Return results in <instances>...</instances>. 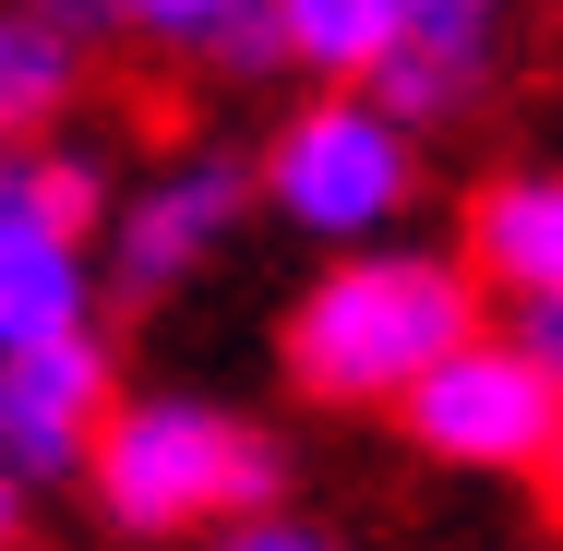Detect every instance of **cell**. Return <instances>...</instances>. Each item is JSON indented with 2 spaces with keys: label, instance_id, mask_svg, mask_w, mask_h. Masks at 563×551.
I'll list each match as a JSON object with an SVG mask.
<instances>
[{
  "label": "cell",
  "instance_id": "6da1fadb",
  "mask_svg": "<svg viewBox=\"0 0 563 551\" xmlns=\"http://www.w3.org/2000/svg\"><path fill=\"white\" fill-rule=\"evenodd\" d=\"M467 324H492V288L467 252L432 240H347L312 264V288L288 300L276 360L312 408H396Z\"/></svg>",
  "mask_w": 563,
  "mask_h": 551
},
{
  "label": "cell",
  "instance_id": "7a4b0ae2",
  "mask_svg": "<svg viewBox=\"0 0 563 551\" xmlns=\"http://www.w3.org/2000/svg\"><path fill=\"white\" fill-rule=\"evenodd\" d=\"M85 504L109 516L120 540H205L228 516L288 504V443L264 432L252 408L205 396V384H144V396H120L97 420Z\"/></svg>",
  "mask_w": 563,
  "mask_h": 551
},
{
  "label": "cell",
  "instance_id": "3957f363",
  "mask_svg": "<svg viewBox=\"0 0 563 551\" xmlns=\"http://www.w3.org/2000/svg\"><path fill=\"white\" fill-rule=\"evenodd\" d=\"M252 205H264L276 228H300L312 252L396 240V217L420 205V132L384 109L372 85H312L300 109L264 132V156H252Z\"/></svg>",
  "mask_w": 563,
  "mask_h": 551
},
{
  "label": "cell",
  "instance_id": "277c9868",
  "mask_svg": "<svg viewBox=\"0 0 563 551\" xmlns=\"http://www.w3.org/2000/svg\"><path fill=\"white\" fill-rule=\"evenodd\" d=\"M120 205V168L73 132H36L0 156V348L97 324L109 276H97V228Z\"/></svg>",
  "mask_w": 563,
  "mask_h": 551
},
{
  "label": "cell",
  "instance_id": "5b68a950",
  "mask_svg": "<svg viewBox=\"0 0 563 551\" xmlns=\"http://www.w3.org/2000/svg\"><path fill=\"white\" fill-rule=\"evenodd\" d=\"M396 420H408V443H420L432 467L528 480V467H552V443H563V372L528 360L504 324H467L444 360L396 396Z\"/></svg>",
  "mask_w": 563,
  "mask_h": 551
},
{
  "label": "cell",
  "instance_id": "8992f818",
  "mask_svg": "<svg viewBox=\"0 0 563 551\" xmlns=\"http://www.w3.org/2000/svg\"><path fill=\"white\" fill-rule=\"evenodd\" d=\"M240 217H252V156L180 144V156H156L144 180H120L109 228H97V276H109L120 300H180L228 240H240Z\"/></svg>",
  "mask_w": 563,
  "mask_h": 551
},
{
  "label": "cell",
  "instance_id": "52a82bcc",
  "mask_svg": "<svg viewBox=\"0 0 563 551\" xmlns=\"http://www.w3.org/2000/svg\"><path fill=\"white\" fill-rule=\"evenodd\" d=\"M120 408V360L97 324L36 335V348H0V455L48 492V480H85L97 420Z\"/></svg>",
  "mask_w": 563,
  "mask_h": 551
},
{
  "label": "cell",
  "instance_id": "ba28073f",
  "mask_svg": "<svg viewBox=\"0 0 563 551\" xmlns=\"http://www.w3.org/2000/svg\"><path fill=\"white\" fill-rule=\"evenodd\" d=\"M492 48H504V24H492V12L408 0V24H396V48H384V73H372V97L408 120V132H432V120H467L479 97H492Z\"/></svg>",
  "mask_w": 563,
  "mask_h": 551
},
{
  "label": "cell",
  "instance_id": "9c48e42d",
  "mask_svg": "<svg viewBox=\"0 0 563 551\" xmlns=\"http://www.w3.org/2000/svg\"><path fill=\"white\" fill-rule=\"evenodd\" d=\"M455 252L479 264L492 300L563 288V168H504V180L467 205V240H455Z\"/></svg>",
  "mask_w": 563,
  "mask_h": 551
},
{
  "label": "cell",
  "instance_id": "30bf717a",
  "mask_svg": "<svg viewBox=\"0 0 563 551\" xmlns=\"http://www.w3.org/2000/svg\"><path fill=\"white\" fill-rule=\"evenodd\" d=\"M85 97V12L73 0H0V156L36 144Z\"/></svg>",
  "mask_w": 563,
  "mask_h": 551
},
{
  "label": "cell",
  "instance_id": "8fae6325",
  "mask_svg": "<svg viewBox=\"0 0 563 551\" xmlns=\"http://www.w3.org/2000/svg\"><path fill=\"white\" fill-rule=\"evenodd\" d=\"M396 24H408V0H264L276 73H312V85H372Z\"/></svg>",
  "mask_w": 563,
  "mask_h": 551
},
{
  "label": "cell",
  "instance_id": "7c38bea8",
  "mask_svg": "<svg viewBox=\"0 0 563 551\" xmlns=\"http://www.w3.org/2000/svg\"><path fill=\"white\" fill-rule=\"evenodd\" d=\"M85 24H120L144 48H180V60H228V73H276V36H264V0H73Z\"/></svg>",
  "mask_w": 563,
  "mask_h": 551
},
{
  "label": "cell",
  "instance_id": "4fadbf2b",
  "mask_svg": "<svg viewBox=\"0 0 563 551\" xmlns=\"http://www.w3.org/2000/svg\"><path fill=\"white\" fill-rule=\"evenodd\" d=\"M192 551H347L336 528H312V516H288V504H264V516H228V528H205Z\"/></svg>",
  "mask_w": 563,
  "mask_h": 551
},
{
  "label": "cell",
  "instance_id": "5bb4252c",
  "mask_svg": "<svg viewBox=\"0 0 563 551\" xmlns=\"http://www.w3.org/2000/svg\"><path fill=\"white\" fill-rule=\"evenodd\" d=\"M504 335H516L528 360H552V372H563V288H540V300H504Z\"/></svg>",
  "mask_w": 563,
  "mask_h": 551
},
{
  "label": "cell",
  "instance_id": "9a60e30c",
  "mask_svg": "<svg viewBox=\"0 0 563 551\" xmlns=\"http://www.w3.org/2000/svg\"><path fill=\"white\" fill-rule=\"evenodd\" d=\"M24 504H36V480L0 455V551H24Z\"/></svg>",
  "mask_w": 563,
  "mask_h": 551
},
{
  "label": "cell",
  "instance_id": "2e32d148",
  "mask_svg": "<svg viewBox=\"0 0 563 551\" xmlns=\"http://www.w3.org/2000/svg\"><path fill=\"white\" fill-rule=\"evenodd\" d=\"M444 12H492V24H504V0H444Z\"/></svg>",
  "mask_w": 563,
  "mask_h": 551
},
{
  "label": "cell",
  "instance_id": "e0dca14e",
  "mask_svg": "<svg viewBox=\"0 0 563 551\" xmlns=\"http://www.w3.org/2000/svg\"><path fill=\"white\" fill-rule=\"evenodd\" d=\"M540 480H552V504H563V443H552V467H540Z\"/></svg>",
  "mask_w": 563,
  "mask_h": 551
}]
</instances>
